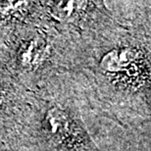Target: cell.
<instances>
[{"instance_id":"cell-1","label":"cell","mask_w":151,"mask_h":151,"mask_svg":"<svg viewBox=\"0 0 151 151\" xmlns=\"http://www.w3.org/2000/svg\"><path fill=\"white\" fill-rule=\"evenodd\" d=\"M139 55L138 50L132 47H125L121 49H115L106 53L102 57L100 67L102 70L115 73L119 72L129 64H132Z\"/></svg>"},{"instance_id":"cell-2","label":"cell","mask_w":151,"mask_h":151,"mask_svg":"<svg viewBox=\"0 0 151 151\" xmlns=\"http://www.w3.org/2000/svg\"><path fill=\"white\" fill-rule=\"evenodd\" d=\"M44 128L49 135L61 139L69 131V117L63 110L52 107L46 112L44 118Z\"/></svg>"},{"instance_id":"cell-3","label":"cell","mask_w":151,"mask_h":151,"mask_svg":"<svg viewBox=\"0 0 151 151\" xmlns=\"http://www.w3.org/2000/svg\"><path fill=\"white\" fill-rule=\"evenodd\" d=\"M45 49L40 46L37 40L29 41L24 44L19 52V60L24 67H35L41 61Z\"/></svg>"},{"instance_id":"cell-4","label":"cell","mask_w":151,"mask_h":151,"mask_svg":"<svg viewBox=\"0 0 151 151\" xmlns=\"http://www.w3.org/2000/svg\"><path fill=\"white\" fill-rule=\"evenodd\" d=\"M86 4L83 1H57L53 3L51 12L56 19L65 21L81 11Z\"/></svg>"}]
</instances>
